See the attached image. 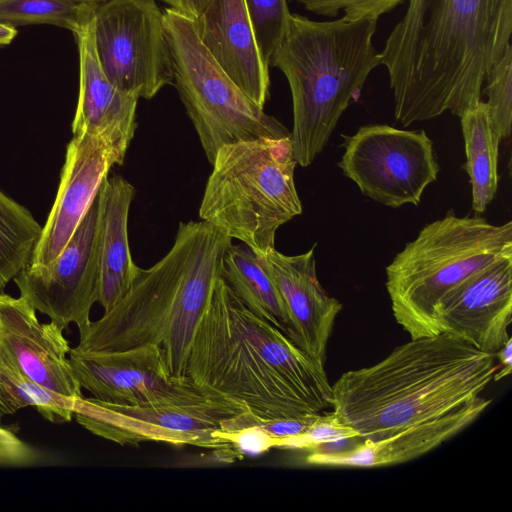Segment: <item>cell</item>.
I'll return each instance as SVG.
<instances>
[{"instance_id": "cell-1", "label": "cell", "mask_w": 512, "mask_h": 512, "mask_svg": "<svg viewBox=\"0 0 512 512\" xmlns=\"http://www.w3.org/2000/svg\"><path fill=\"white\" fill-rule=\"evenodd\" d=\"M512 0H409L381 64L403 126L482 100L485 77L511 46Z\"/></svg>"}, {"instance_id": "cell-2", "label": "cell", "mask_w": 512, "mask_h": 512, "mask_svg": "<svg viewBox=\"0 0 512 512\" xmlns=\"http://www.w3.org/2000/svg\"><path fill=\"white\" fill-rule=\"evenodd\" d=\"M186 376L265 419L319 413L332 404L324 367L253 313L221 277L196 325Z\"/></svg>"}, {"instance_id": "cell-3", "label": "cell", "mask_w": 512, "mask_h": 512, "mask_svg": "<svg viewBox=\"0 0 512 512\" xmlns=\"http://www.w3.org/2000/svg\"><path fill=\"white\" fill-rule=\"evenodd\" d=\"M494 359L447 332L411 339L343 373L332 385V412L363 441H377L479 397L493 380Z\"/></svg>"}, {"instance_id": "cell-4", "label": "cell", "mask_w": 512, "mask_h": 512, "mask_svg": "<svg viewBox=\"0 0 512 512\" xmlns=\"http://www.w3.org/2000/svg\"><path fill=\"white\" fill-rule=\"evenodd\" d=\"M231 244L229 236L206 221L180 222L167 254L148 269L138 267L127 294L80 329L72 349L110 353L157 345L171 374L186 376L196 325Z\"/></svg>"}, {"instance_id": "cell-5", "label": "cell", "mask_w": 512, "mask_h": 512, "mask_svg": "<svg viewBox=\"0 0 512 512\" xmlns=\"http://www.w3.org/2000/svg\"><path fill=\"white\" fill-rule=\"evenodd\" d=\"M377 20L343 16L319 22L290 14L270 65L282 71L290 87V137L300 166H309L322 152L343 112L381 64L372 43Z\"/></svg>"}, {"instance_id": "cell-6", "label": "cell", "mask_w": 512, "mask_h": 512, "mask_svg": "<svg viewBox=\"0 0 512 512\" xmlns=\"http://www.w3.org/2000/svg\"><path fill=\"white\" fill-rule=\"evenodd\" d=\"M512 256V222L444 217L425 225L386 267V289L396 322L411 339L440 334L442 300L469 277Z\"/></svg>"}, {"instance_id": "cell-7", "label": "cell", "mask_w": 512, "mask_h": 512, "mask_svg": "<svg viewBox=\"0 0 512 512\" xmlns=\"http://www.w3.org/2000/svg\"><path fill=\"white\" fill-rule=\"evenodd\" d=\"M211 164L200 219L258 253L275 248L278 228L302 213L290 135L224 145Z\"/></svg>"}, {"instance_id": "cell-8", "label": "cell", "mask_w": 512, "mask_h": 512, "mask_svg": "<svg viewBox=\"0 0 512 512\" xmlns=\"http://www.w3.org/2000/svg\"><path fill=\"white\" fill-rule=\"evenodd\" d=\"M163 16L174 83L210 163L224 145L290 135L229 77L201 41L194 18L170 7Z\"/></svg>"}, {"instance_id": "cell-9", "label": "cell", "mask_w": 512, "mask_h": 512, "mask_svg": "<svg viewBox=\"0 0 512 512\" xmlns=\"http://www.w3.org/2000/svg\"><path fill=\"white\" fill-rule=\"evenodd\" d=\"M248 410L245 404L226 397L192 404L125 405L82 396L75 398L73 413L91 433L123 446L145 442L191 445L210 450L218 461L234 462L240 456L215 432L225 419Z\"/></svg>"}, {"instance_id": "cell-10", "label": "cell", "mask_w": 512, "mask_h": 512, "mask_svg": "<svg viewBox=\"0 0 512 512\" xmlns=\"http://www.w3.org/2000/svg\"><path fill=\"white\" fill-rule=\"evenodd\" d=\"M93 11L98 56L118 89L148 100L174 83L164 16L156 0L93 2Z\"/></svg>"}, {"instance_id": "cell-11", "label": "cell", "mask_w": 512, "mask_h": 512, "mask_svg": "<svg viewBox=\"0 0 512 512\" xmlns=\"http://www.w3.org/2000/svg\"><path fill=\"white\" fill-rule=\"evenodd\" d=\"M338 167L365 196L392 208L418 205L440 170L424 130L386 124L365 125L346 136Z\"/></svg>"}, {"instance_id": "cell-12", "label": "cell", "mask_w": 512, "mask_h": 512, "mask_svg": "<svg viewBox=\"0 0 512 512\" xmlns=\"http://www.w3.org/2000/svg\"><path fill=\"white\" fill-rule=\"evenodd\" d=\"M69 360L81 389L105 402L192 404L225 398L198 386L188 376H173L163 349L157 345L110 353H81L71 348Z\"/></svg>"}, {"instance_id": "cell-13", "label": "cell", "mask_w": 512, "mask_h": 512, "mask_svg": "<svg viewBox=\"0 0 512 512\" xmlns=\"http://www.w3.org/2000/svg\"><path fill=\"white\" fill-rule=\"evenodd\" d=\"M100 277L97 195L73 236L46 266L27 265L13 279L20 296L63 330H78L91 320Z\"/></svg>"}, {"instance_id": "cell-14", "label": "cell", "mask_w": 512, "mask_h": 512, "mask_svg": "<svg viewBox=\"0 0 512 512\" xmlns=\"http://www.w3.org/2000/svg\"><path fill=\"white\" fill-rule=\"evenodd\" d=\"M114 165H120L119 160L105 139L89 134L72 137L67 145L53 206L28 265L46 266L56 259Z\"/></svg>"}, {"instance_id": "cell-15", "label": "cell", "mask_w": 512, "mask_h": 512, "mask_svg": "<svg viewBox=\"0 0 512 512\" xmlns=\"http://www.w3.org/2000/svg\"><path fill=\"white\" fill-rule=\"evenodd\" d=\"M512 256L466 279L440 303L439 333L460 337L476 349L495 354L511 337Z\"/></svg>"}, {"instance_id": "cell-16", "label": "cell", "mask_w": 512, "mask_h": 512, "mask_svg": "<svg viewBox=\"0 0 512 512\" xmlns=\"http://www.w3.org/2000/svg\"><path fill=\"white\" fill-rule=\"evenodd\" d=\"M63 331L52 321L40 322L24 297L0 294V349L34 382L65 397H82Z\"/></svg>"}, {"instance_id": "cell-17", "label": "cell", "mask_w": 512, "mask_h": 512, "mask_svg": "<svg viewBox=\"0 0 512 512\" xmlns=\"http://www.w3.org/2000/svg\"><path fill=\"white\" fill-rule=\"evenodd\" d=\"M74 36L79 54V93L72 134L102 137L122 165L137 128L138 98L118 89L102 67L95 42L93 2H88Z\"/></svg>"}, {"instance_id": "cell-18", "label": "cell", "mask_w": 512, "mask_h": 512, "mask_svg": "<svg viewBox=\"0 0 512 512\" xmlns=\"http://www.w3.org/2000/svg\"><path fill=\"white\" fill-rule=\"evenodd\" d=\"M315 248L316 244L292 256L275 248L260 254L288 310L294 344L324 367L328 341L342 304L328 295L318 280Z\"/></svg>"}, {"instance_id": "cell-19", "label": "cell", "mask_w": 512, "mask_h": 512, "mask_svg": "<svg viewBox=\"0 0 512 512\" xmlns=\"http://www.w3.org/2000/svg\"><path fill=\"white\" fill-rule=\"evenodd\" d=\"M195 22L201 41L229 77L264 108L269 65L259 50L246 1L207 0Z\"/></svg>"}, {"instance_id": "cell-20", "label": "cell", "mask_w": 512, "mask_h": 512, "mask_svg": "<svg viewBox=\"0 0 512 512\" xmlns=\"http://www.w3.org/2000/svg\"><path fill=\"white\" fill-rule=\"evenodd\" d=\"M490 403L491 400L479 396L441 417L377 441H362L353 449L332 453L309 451L306 462L318 466L360 468L405 463L435 449L467 428Z\"/></svg>"}, {"instance_id": "cell-21", "label": "cell", "mask_w": 512, "mask_h": 512, "mask_svg": "<svg viewBox=\"0 0 512 512\" xmlns=\"http://www.w3.org/2000/svg\"><path fill=\"white\" fill-rule=\"evenodd\" d=\"M134 196L135 188L120 175L106 177L97 192L100 261L97 302L104 312L127 294L138 270L128 241V215Z\"/></svg>"}, {"instance_id": "cell-22", "label": "cell", "mask_w": 512, "mask_h": 512, "mask_svg": "<svg viewBox=\"0 0 512 512\" xmlns=\"http://www.w3.org/2000/svg\"><path fill=\"white\" fill-rule=\"evenodd\" d=\"M221 278L253 313L293 342L288 310L260 253L245 243L231 244L222 259Z\"/></svg>"}, {"instance_id": "cell-23", "label": "cell", "mask_w": 512, "mask_h": 512, "mask_svg": "<svg viewBox=\"0 0 512 512\" xmlns=\"http://www.w3.org/2000/svg\"><path fill=\"white\" fill-rule=\"evenodd\" d=\"M465 143L466 170L470 179L472 209L485 212L498 190L499 143L502 140L487 103L480 100L459 117Z\"/></svg>"}, {"instance_id": "cell-24", "label": "cell", "mask_w": 512, "mask_h": 512, "mask_svg": "<svg viewBox=\"0 0 512 512\" xmlns=\"http://www.w3.org/2000/svg\"><path fill=\"white\" fill-rule=\"evenodd\" d=\"M75 398L54 393L24 375L0 349V415H11L32 406L46 420L71 421Z\"/></svg>"}, {"instance_id": "cell-25", "label": "cell", "mask_w": 512, "mask_h": 512, "mask_svg": "<svg viewBox=\"0 0 512 512\" xmlns=\"http://www.w3.org/2000/svg\"><path fill=\"white\" fill-rule=\"evenodd\" d=\"M42 226L0 189V294L29 263Z\"/></svg>"}, {"instance_id": "cell-26", "label": "cell", "mask_w": 512, "mask_h": 512, "mask_svg": "<svg viewBox=\"0 0 512 512\" xmlns=\"http://www.w3.org/2000/svg\"><path fill=\"white\" fill-rule=\"evenodd\" d=\"M87 6L80 0H0V22L14 27L50 24L74 34Z\"/></svg>"}, {"instance_id": "cell-27", "label": "cell", "mask_w": 512, "mask_h": 512, "mask_svg": "<svg viewBox=\"0 0 512 512\" xmlns=\"http://www.w3.org/2000/svg\"><path fill=\"white\" fill-rule=\"evenodd\" d=\"M264 61L270 60L285 34L290 11L287 0H245Z\"/></svg>"}, {"instance_id": "cell-28", "label": "cell", "mask_w": 512, "mask_h": 512, "mask_svg": "<svg viewBox=\"0 0 512 512\" xmlns=\"http://www.w3.org/2000/svg\"><path fill=\"white\" fill-rule=\"evenodd\" d=\"M484 93L487 106L501 139L511 134L512 124V45L487 73Z\"/></svg>"}, {"instance_id": "cell-29", "label": "cell", "mask_w": 512, "mask_h": 512, "mask_svg": "<svg viewBox=\"0 0 512 512\" xmlns=\"http://www.w3.org/2000/svg\"><path fill=\"white\" fill-rule=\"evenodd\" d=\"M352 437H358L356 431L341 423L335 414L330 412L321 415L319 420L302 434L275 438V448L311 451L321 445Z\"/></svg>"}, {"instance_id": "cell-30", "label": "cell", "mask_w": 512, "mask_h": 512, "mask_svg": "<svg viewBox=\"0 0 512 512\" xmlns=\"http://www.w3.org/2000/svg\"><path fill=\"white\" fill-rule=\"evenodd\" d=\"M315 14L335 17L340 10L348 19L362 17L379 18L382 14L393 10L405 0H293Z\"/></svg>"}, {"instance_id": "cell-31", "label": "cell", "mask_w": 512, "mask_h": 512, "mask_svg": "<svg viewBox=\"0 0 512 512\" xmlns=\"http://www.w3.org/2000/svg\"><path fill=\"white\" fill-rule=\"evenodd\" d=\"M216 436L230 443L241 459L245 454L258 455L275 448V438L259 426H249L235 431L219 429Z\"/></svg>"}, {"instance_id": "cell-32", "label": "cell", "mask_w": 512, "mask_h": 512, "mask_svg": "<svg viewBox=\"0 0 512 512\" xmlns=\"http://www.w3.org/2000/svg\"><path fill=\"white\" fill-rule=\"evenodd\" d=\"M36 450L16 433L0 425V467H21L36 462Z\"/></svg>"}, {"instance_id": "cell-33", "label": "cell", "mask_w": 512, "mask_h": 512, "mask_svg": "<svg viewBox=\"0 0 512 512\" xmlns=\"http://www.w3.org/2000/svg\"><path fill=\"white\" fill-rule=\"evenodd\" d=\"M498 364L496 365V371L493 376L494 381L511 374L512 371V339L510 338L495 354Z\"/></svg>"}, {"instance_id": "cell-34", "label": "cell", "mask_w": 512, "mask_h": 512, "mask_svg": "<svg viewBox=\"0 0 512 512\" xmlns=\"http://www.w3.org/2000/svg\"><path fill=\"white\" fill-rule=\"evenodd\" d=\"M173 8L191 18L197 19L205 7L207 0H162Z\"/></svg>"}, {"instance_id": "cell-35", "label": "cell", "mask_w": 512, "mask_h": 512, "mask_svg": "<svg viewBox=\"0 0 512 512\" xmlns=\"http://www.w3.org/2000/svg\"><path fill=\"white\" fill-rule=\"evenodd\" d=\"M16 35V27L0 22V46L10 44Z\"/></svg>"}, {"instance_id": "cell-36", "label": "cell", "mask_w": 512, "mask_h": 512, "mask_svg": "<svg viewBox=\"0 0 512 512\" xmlns=\"http://www.w3.org/2000/svg\"><path fill=\"white\" fill-rule=\"evenodd\" d=\"M80 1H83V2H101V1H105V0H80Z\"/></svg>"}, {"instance_id": "cell-37", "label": "cell", "mask_w": 512, "mask_h": 512, "mask_svg": "<svg viewBox=\"0 0 512 512\" xmlns=\"http://www.w3.org/2000/svg\"><path fill=\"white\" fill-rule=\"evenodd\" d=\"M2 417L0 416V421H1Z\"/></svg>"}]
</instances>
